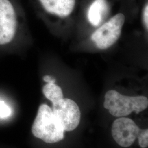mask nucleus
I'll list each match as a JSON object with an SVG mask.
<instances>
[{
	"instance_id": "obj_3",
	"label": "nucleus",
	"mask_w": 148,
	"mask_h": 148,
	"mask_svg": "<svg viewBox=\"0 0 148 148\" xmlns=\"http://www.w3.org/2000/svg\"><path fill=\"white\" fill-rule=\"evenodd\" d=\"M125 21L122 13L117 14L94 32L91 39L99 49H106L110 47L120 37L122 28Z\"/></svg>"
},
{
	"instance_id": "obj_5",
	"label": "nucleus",
	"mask_w": 148,
	"mask_h": 148,
	"mask_svg": "<svg viewBox=\"0 0 148 148\" xmlns=\"http://www.w3.org/2000/svg\"><path fill=\"white\" fill-rule=\"evenodd\" d=\"M140 130L132 119L121 117L113 122L111 134L115 141L120 146L128 148L135 142Z\"/></svg>"
},
{
	"instance_id": "obj_7",
	"label": "nucleus",
	"mask_w": 148,
	"mask_h": 148,
	"mask_svg": "<svg viewBox=\"0 0 148 148\" xmlns=\"http://www.w3.org/2000/svg\"><path fill=\"white\" fill-rule=\"evenodd\" d=\"M48 13L61 18L69 16L73 11L75 0H40Z\"/></svg>"
},
{
	"instance_id": "obj_4",
	"label": "nucleus",
	"mask_w": 148,
	"mask_h": 148,
	"mask_svg": "<svg viewBox=\"0 0 148 148\" xmlns=\"http://www.w3.org/2000/svg\"><path fill=\"white\" fill-rule=\"evenodd\" d=\"M52 104L53 113L64 131H72L77 127L81 120V111L75 101L63 98Z\"/></svg>"
},
{
	"instance_id": "obj_11",
	"label": "nucleus",
	"mask_w": 148,
	"mask_h": 148,
	"mask_svg": "<svg viewBox=\"0 0 148 148\" xmlns=\"http://www.w3.org/2000/svg\"><path fill=\"white\" fill-rule=\"evenodd\" d=\"M11 114L10 108L3 101H0V117L6 118Z\"/></svg>"
},
{
	"instance_id": "obj_13",
	"label": "nucleus",
	"mask_w": 148,
	"mask_h": 148,
	"mask_svg": "<svg viewBox=\"0 0 148 148\" xmlns=\"http://www.w3.org/2000/svg\"><path fill=\"white\" fill-rule=\"evenodd\" d=\"M43 80L47 82V83H54L55 84L56 82V79H54L52 76H48V75H46L43 77Z\"/></svg>"
},
{
	"instance_id": "obj_2",
	"label": "nucleus",
	"mask_w": 148,
	"mask_h": 148,
	"mask_svg": "<svg viewBox=\"0 0 148 148\" xmlns=\"http://www.w3.org/2000/svg\"><path fill=\"white\" fill-rule=\"evenodd\" d=\"M104 99V108L112 116L118 117L128 116L133 111L138 114L148 106V98L145 96L122 95L115 90L108 91Z\"/></svg>"
},
{
	"instance_id": "obj_6",
	"label": "nucleus",
	"mask_w": 148,
	"mask_h": 148,
	"mask_svg": "<svg viewBox=\"0 0 148 148\" xmlns=\"http://www.w3.org/2000/svg\"><path fill=\"white\" fill-rule=\"evenodd\" d=\"M16 29L14 7L9 0H0V45L10 43Z\"/></svg>"
},
{
	"instance_id": "obj_10",
	"label": "nucleus",
	"mask_w": 148,
	"mask_h": 148,
	"mask_svg": "<svg viewBox=\"0 0 148 148\" xmlns=\"http://www.w3.org/2000/svg\"><path fill=\"white\" fill-rule=\"evenodd\" d=\"M139 146L142 148H146L148 146V129L140 130L137 137Z\"/></svg>"
},
{
	"instance_id": "obj_12",
	"label": "nucleus",
	"mask_w": 148,
	"mask_h": 148,
	"mask_svg": "<svg viewBox=\"0 0 148 148\" xmlns=\"http://www.w3.org/2000/svg\"><path fill=\"white\" fill-rule=\"evenodd\" d=\"M143 21L147 30L148 28V5L147 4L143 11Z\"/></svg>"
},
{
	"instance_id": "obj_8",
	"label": "nucleus",
	"mask_w": 148,
	"mask_h": 148,
	"mask_svg": "<svg viewBox=\"0 0 148 148\" xmlns=\"http://www.w3.org/2000/svg\"><path fill=\"white\" fill-rule=\"evenodd\" d=\"M107 10L108 5L106 0H95L88 12V19L90 23L95 27L98 26Z\"/></svg>"
},
{
	"instance_id": "obj_9",
	"label": "nucleus",
	"mask_w": 148,
	"mask_h": 148,
	"mask_svg": "<svg viewBox=\"0 0 148 148\" xmlns=\"http://www.w3.org/2000/svg\"><path fill=\"white\" fill-rule=\"evenodd\" d=\"M43 95L48 100L54 104L63 99L64 95L62 88L54 83H47L43 87Z\"/></svg>"
},
{
	"instance_id": "obj_1",
	"label": "nucleus",
	"mask_w": 148,
	"mask_h": 148,
	"mask_svg": "<svg viewBox=\"0 0 148 148\" xmlns=\"http://www.w3.org/2000/svg\"><path fill=\"white\" fill-rule=\"evenodd\" d=\"M32 131L35 137L45 143H57L64 137L63 127L52 109L47 104L40 106Z\"/></svg>"
}]
</instances>
